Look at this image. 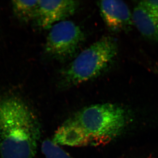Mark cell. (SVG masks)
<instances>
[{
    "mask_svg": "<svg viewBox=\"0 0 158 158\" xmlns=\"http://www.w3.org/2000/svg\"><path fill=\"white\" fill-rule=\"evenodd\" d=\"M79 2L72 0L39 1L34 21L42 30H49L57 23L65 20L78 9Z\"/></svg>",
    "mask_w": 158,
    "mask_h": 158,
    "instance_id": "cell-5",
    "label": "cell"
},
{
    "mask_svg": "<svg viewBox=\"0 0 158 158\" xmlns=\"http://www.w3.org/2000/svg\"><path fill=\"white\" fill-rule=\"evenodd\" d=\"M40 127L35 114L21 99L0 98V155L2 158H35Z\"/></svg>",
    "mask_w": 158,
    "mask_h": 158,
    "instance_id": "cell-2",
    "label": "cell"
},
{
    "mask_svg": "<svg viewBox=\"0 0 158 158\" xmlns=\"http://www.w3.org/2000/svg\"><path fill=\"white\" fill-rule=\"evenodd\" d=\"M133 25L144 37L158 41V14L138 4L132 13Z\"/></svg>",
    "mask_w": 158,
    "mask_h": 158,
    "instance_id": "cell-7",
    "label": "cell"
},
{
    "mask_svg": "<svg viewBox=\"0 0 158 158\" xmlns=\"http://www.w3.org/2000/svg\"><path fill=\"white\" fill-rule=\"evenodd\" d=\"M156 71L158 75V66L156 67Z\"/></svg>",
    "mask_w": 158,
    "mask_h": 158,
    "instance_id": "cell-11",
    "label": "cell"
},
{
    "mask_svg": "<svg viewBox=\"0 0 158 158\" xmlns=\"http://www.w3.org/2000/svg\"><path fill=\"white\" fill-rule=\"evenodd\" d=\"M139 4L158 14V1H143Z\"/></svg>",
    "mask_w": 158,
    "mask_h": 158,
    "instance_id": "cell-10",
    "label": "cell"
},
{
    "mask_svg": "<svg viewBox=\"0 0 158 158\" xmlns=\"http://www.w3.org/2000/svg\"><path fill=\"white\" fill-rule=\"evenodd\" d=\"M105 24L115 33L128 32L133 25L132 14L127 5L121 1H101L98 2Z\"/></svg>",
    "mask_w": 158,
    "mask_h": 158,
    "instance_id": "cell-6",
    "label": "cell"
},
{
    "mask_svg": "<svg viewBox=\"0 0 158 158\" xmlns=\"http://www.w3.org/2000/svg\"><path fill=\"white\" fill-rule=\"evenodd\" d=\"M116 40L104 36L78 53L61 72L59 85L67 88L99 76L118 53Z\"/></svg>",
    "mask_w": 158,
    "mask_h": 158,
    "instance_id": "cell-3",
    "label": "cell"
},
{
    "mask_svg": "<svg viewBox=\"0 0 158 158\" xmlns=\"http://www.w3.org/2000/svg\"><path fill=\"white\" fill-rule=\"evenodd\" d=\"M41 150L45 158H72L59 144L50 140L43 141Z\"/></svg>",
    "mask_w": 158,
    "mask_h": 158,
    "instance_id": "cell-9",
    "label": "cell"
},
{
    "mask_svg": "<svg viewBox=\"0 0 158 158\" xmlns=\"http://www.w3.org/2000/svg\"><path fill=\"white\" fill-rule=\"evenodd\" d=\"M49 30L44 46L47 56L60 62L76 56L85 39V34L78 25L65 20L57 23Z\"/></svg>",
    "mask_w": 158,
    "mask_h": 158,
    "instance_id": "cell-4",
    "label": "cell"
},
{
    "mask_svg": "<svg viewBox=\"0 0 158 158\" xmlns=\"http://www.w3.org/2000/svg\"><path fill=\"white\" fill-rule=\"evenodd\" d=\"M127 118L125 110L116 104L91 105L64 121L56 131L52 141L70 147L103 145L122 134Z\"/></svg>",
    "mask_w": 158,
    "mask_h": 158,
    "instance_id": "cell-1",
    "label": "cell"
},
{
    "mask_svg": "<svg viewBox=\"0 0 158 158\" xmlns=\"http://www.w3.org/2000/svg\"><path fill=\"white\" fill-rule=\"evenodd\" d=\"M39 1H13L12 8L15 14L24 22L34 20L36 17Z\"/></svg>",
    "mask_w": 158,
    "mask_h": 158,
    "instance_id": "cell-8",
    "label": "cell"
}]
</instances>
